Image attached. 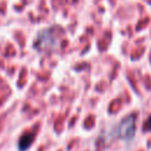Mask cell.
<instances>
[{
	"mask_svg": "<svg viewBox=\"0 0 151 151\" xmlns=\"http://www.w3.org/2000/svg\"><path fill=\"white\" fill-rule=\"evenodd\" d=\"M136 118L133 114L126 117L120 124H119V127H118V133L122 138H125V139H131L133 136H134V131H136Z\"/></svg>",
	"mask_w": 151,
	"mask_h": 151,
	"instance_id": "obj_1",
	"label": "cell"
},
{
	"mask_svg": "<svg viewBox=\"0 0 151 151\" xmlns=\"http://www.w3.org/2000/svg\"><path fill=\"white\" fill-rule=\"evenodd\" d=\"M33 139H34V137H33L32 133H26V134H24V136L20 138V140H19V150H20V151L27 150V149L29 147V145L33 143Z\"/></svg>",
	"mask_w": 151,
	"mask_h": 151,
	"instance_id": "obj_2",
	"label": "cell"
},
{
	"mask_svg": "<svg viewBox=\"0 0 151 151\" xmlns=\"http://www.w3.org/2000/svg\"><path fill=\"white\" fill-rule=\"evenodd\" d=\"M144 130H145V131H151V114H150V117L146 119V122L144 123Z\"/></svg>",
	"mask_w": 151,
	"mask_h": 151,
	"instance_id": "obj_3",
	"label": "cell"
}]
</instances>
